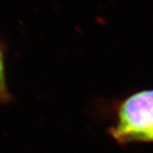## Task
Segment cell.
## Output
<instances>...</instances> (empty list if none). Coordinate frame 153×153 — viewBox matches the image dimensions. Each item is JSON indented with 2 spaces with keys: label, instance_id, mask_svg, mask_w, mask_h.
<instances>
[{
  "label": "cell",
  "instance_id": "obj_1",
  "mask_svg": "<svg viewBox=\"0 0 153 153\" xmlns=\"http://www.w3.org/2000/svg\"><path fill=\"white\" fill-rule=\"evenodd\" d=\"M109 134L121 145L153 142V90L136 93L122 102Z\"/></svg>",
  "mask_w": 153,
  "mask_h": 153
},
{
  "label": "cell",
  "instance_id": "obj_2",
  "mask_svg": "<svg viewBox=\"0 0 153 153\" xmlns=\"http://www.w3.org/2000/svg\"><path fill=\"white\" fill-rule=\"evenodd\" d=\"M7 44L0 36V88H7L6 76V60H7Z\"/></svg>",
  "mask_w": 153,
  "mask_h": 153
},
{
  "label": "cell",
  "instance_id": "obj_3",
  "mask_svg": "<svg viewBox=\"0 0 153 153\" xmlns=\"http://www.w3.org/2000/svg\"><path fill=\"white\" fill-rule=\"evenodd\" d=\"M12 95L8 88H0V103L7 104L12 101Z\"/></svg>",
  "mask_w": 153,
  "mask_h": 153
}]
</instances>
